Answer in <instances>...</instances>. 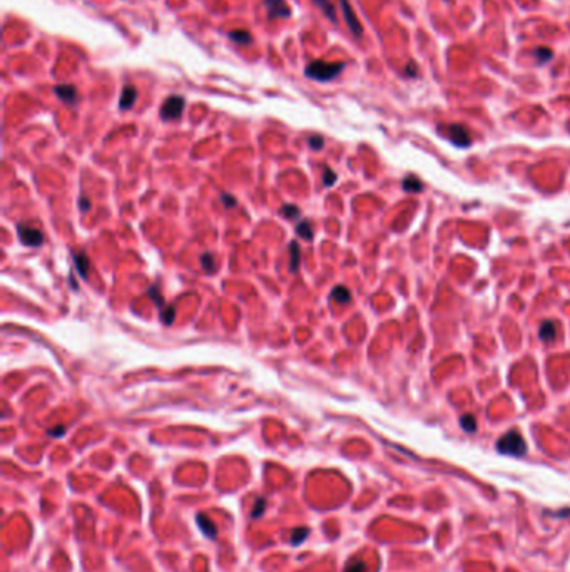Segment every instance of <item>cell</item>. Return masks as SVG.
<instances>
[{
  "label": "cell",
  "mask_w": 570,
  "mask_h": 572,
  "mask_svg": "<svg viewBox=\"0 0 570 572\" xmlns=\"http://www.w3.org/2000/svg\"><path fill=\"white\" fill-rule=\"evenodd\" d=\"M345 69V62H324V60H313L311 64H308L306 69H304V74L315 80H321V82H326V80L335 79L336 75H340Z\"/></svg>",
  "instance_id": "1"
},
{
  "label": "cell",
  "mask_w": 570,
  "mask_h": 572,
  "mask_svg": "<svg viewBox=\"0 0 570 572\" xmlns=\"http://www.w3.org/2000/svg\"><path fill=\"white\" fill-rule=\"evenodd\" d=\"M496 450L505 455L512 457H522L527 452V444H525L523 437L520 435L517 430H510L503 437L496 440Z\"/></svg>",
  "instance_id": "2"
},
{
  "label": "cell",
  "mask_w": 570,
  "mask_h": 572,
  "mask_svg": "<svg viewBox=\"0 0 570 572\" xmlns=\"http://www.w3.org/2000/svg\"><path fill=\"white\" fill-rule=\"evenodd\" d=\"M440 131L445 134L446 139L451 141V143H453L455 146H458V148H468V146L471 144L470 132H468V129L462 124L443 125V127H440Z\"/></svg>",
  "instance_id": "3"
},
{
  "label": "cell",
  "mask_w": 570,
  "mask_h": 572,
  "mask_svg": "<svg viewBox=\"0 0 570 572\" xmlns=\"http://www.w3.org/2000/svg\"><path fill=\"white\" fill-rule=\"evenodd\" d=\"M186 100L182 96H171L166 99V102L162 104L161 107V117L166 121H173L181 117L182 111H184Z\"/></svg>",
  "instance_id": "4"
},
{
  "label": "cell",
  "mask_w": 570,
  "mask_h": 572,
  "mask_svg": "<svg viewBox=\"0 0 570 572\" xmlns=\"http://www.w3.org/2000/svg\"><path fill=\"white\" fill-rule=\"evenodd\" d=\"M340 5H341V12H343V17L346 20V24H348V29L351 30V34L355 35L356 39H360L361 35H363V27H361V24L356 17L355 10H353V7L349 5L348 0H340Z\"/></svg>",
  "instance_id": "5"
},
{
  "label": "cell",
  "mask_w": 570,
  "mask_h": 572,
  "mask_svg": "<svg viewBox=\"0 0 570 572\" xmlns=\"http://www.w3.org/2000/svg\"><path fill=\"white\" fill-rule=\"evenodd\" d=\"M17 233H19L20 241H22L24 245H27V246H39V245H42V241H44L42 231L37 229V228H32V226L19 224L17 226Z\"/></svg>",
  "instance_id": "6"
},
{
  "label": "cell",
  "mask_w": 570,
  "mask_h": 572,
  "mask_svg": "<svg viewBox=\"0 0 570 572\" xmlns=\"http://www.w3.org/2000/svg\"><path fill=\"white\" fill-rule=\"evenodd\" d=\"M264 5H266L270 19H288L291 15V9L286 3V0H264Z\"/></svg>",
  "instance_id": "7"
},
{
  "label": "cell",
  "mask_w": 570,
  "mask_h": 572,
  "mask_svg": "<svg viewBox=\"0 0 570 572\" xmlns=\"http://www.w3.org/2000/svg\"><path fill=\"white\" fill-rule=\"evenodd\" d=\"M54 92H55V96L59 97L60 100H62V102L71 104V105H74L77 102V99H79L77 89L74 86H71V84H62V86H57V87H54Z\"/></svg>",
  "instance_id": "8"
},
{
  "label": "cell",
  "mask_w": 570,
  "mask_h": 572,
  "mask_svg": "<svg viewBox=\"0 0 570 572\" xmlns=\"http://www.w3.org/2000/svg\"><path fill=\"white\" fill-rule=\"evenodd\" d=\"M136 99H137L136 87L125 86L124 89H122V94H121V99H119V109H122V111H129V109L134 105V102H136Z\"/></svg>",
  "instance_id": "9"
},
{
  "label": "cell",
  "mask_w": 570,
  "mask_h": 572,
  "mask_svg": "<svg viewBox=\"0 0 570 572\" xmlns=\"http://www.w3.org/2000/svg\"><path fill=\"white\" fill-rule=\"evenodd\" d=\"M540 338L544 340V342L550 343L553 338H555L557 335V324L555 322H550V320H547V322L542 323V326H540Z\"/></svg>",
  "instance_id": "10"
},
{
  "label": "cell",
  "mask_w": 570,
  "mask_h": 572,
  "mask_svg": "<svg viewBox=\"0 0 570 572\" xmlns=\"http://www.w3.org/2000/svg\"><path fill=\"white\" fill-rule=\"evenodd\" d=\"M290 271L291 273H295V271H298L299 268V259H301V249H299V245L296 241H291L290 243Z\"/></svg>",
  "instance_id": "11"
},
{
  "label": "cell",
  "mask_w": 570,
  "mask_h": 572,
  "mask_svg": "<svg viewBox=\"0 0 570 572\" xmlns=\"http://www.w3.org/2000/svg\"><path fill=\"white\" fill-rule=\"evenodd\" d=\"M196 519H198L199 527H201L202 532H204V534L207 535V537H209V539H214L216 535H218V529H216V525H214V524H211L209 519H207L206 515L199 514Z\"/></svg>",
  "instance_id": "12"
},
{
  "label": "cell",
  "mask_w": 570,
  "mask_h": 572,
  "mask_svg": "<svg viewBox=\"0 0 570 572\" xmlns=\"http://www.w3.org/2000/svg\"><path fill=\"white\" fill-rule=\"evenodd\" d=\"M313 2L320 7L321 12H323L331 22L336 24V10H335V5L331 3V0H313Z\"/></svg>",
  "instance_id": "13"
},
{
  "label": "cell",
  "mask_w": 570,
  "mask_h": 572,
  "mask_svg": "<svg viewBox=\"0 0 570 572\" xmlns=\"http://www.w3.org/2000/svg\"><path fill=\"white\" fill-rule=\"evenodd\" d=\"M532 54H533V57L537 59V64H539V66L550 62V60L553 59V52L548 47H537Z\"/></svg>",
  "instance_id": "14"
},
{
  "label": "cell",
  "mask_w": 570,
  "mask_h": 572,
  "mask_svg": "<svg viewBox=\"0 0 570 572\" xmlns=\"http://www.w3.org/2000/svg\"><path fill=\"white\" fill-rule=\"evenodd\" d=\"M229 39L233 40L236 44H241V46H248V44H251V34L248 30H233L229 32Z\"/></svg>",
  "instance_id": "15"
},
{
  "label": "cell",
  "mask_w": 570,
  "mask_h": 572,
  "mask_svg": "<svg viewBox=\"0 0 570 572\" xmlns=\"http://www.w3.org/2000/svg\"><path fill=\"white\" fill-rule=\"evenodd\" d=\"M74 261H75L77 271H79L80 276H82V278H87V271H89L87 256H85L84 253H77V254H74Z\"/></svg>",
  "instance_id": "16"
},
{
  "label": "cell",
  "mask_w": 570,
  "mask_h": 572,
  "mask_svg": "<svg viewBox=\"0 0 570 572\" xmlns=\"http://www.w3.org/2000/svg\"><path fill=\"white\" fill-rule=\"evenodd\" d=\"M331 298L336 299L338 303H348L349 298H351V295H349V291L346 290L343 286H336L335 290L331 291Z\"/></svg>",
  "instance_id": "17"
},
{
  "label": "cell",
  "mask_w": 570,
  "mask_h": 572,
  "mask_svg": "<svg viewBox=\"0 0 570 572\" xmlns=\"http://www.w3.org/2000/svg\"><path fill=\"white\" fill-rule=\"evenodd\" d=\"M423 188L421 182L417 179L415 176H410V177H405V181H403V189L408 191V193H418Z\"/></svg>",
  "instance_id": "18"
},
{
  "label": "cell",
  "mask_w": 570,
  "mask_h": 572,
  "mask_svg": "<svg viewBox=\"0 0 570 572\" xmlns=\"http://www.w3.org/2000/svg\"><path fill=\"white\" fill-rule=\"evenodd\" d=\"M296 233H298L299 236L304 238V239H313V226H311V223H308V221L298 223V226H296Z\"/></svg>",
  "instance_id": "19"
},
{
  "label": "cell",
  "mask_w": 570,
  "mask_h": 572,
  "mask_svg": "<svg viewBox=\"0 0 570 572\" xmlns=\"http://www.w3.org/2000/svg\"><path fill=\"white\" fill-rule=\"evenodd\" d=\"M460 425L463 427V430L468 433L475 432L477 430V420H475L473 415H463L462 419H460Z\"/></svg>",
  "instance_id": "20"
},
{
  "label": "cell",
  "mask_w": 570,
  "mask_h": 572,
  "mask_svg": "<svg viewBox=\"0 0 570 572\" xmlns=\"http://www.w3.org/2000/svg\"><path fill=\"white\" fill-rule=\"evenodd\" d=\"M308 532L309 530L306 527H299V529H295L293 530V535H291V544H295V546H298L304 541V539L308 537Z\"/></svg>",
  "instance_id": "21"
},
{
  "label": "cell",
  "mask_w": 570,
  "mask_h": 572,
  "mask_svg": "<svg viewBox=\"0 0 570 572\" xmlns=\"http://www.w3.org/2000/svg\"><path fill=\"white\" fill-rule=\"evenodd\" d=\"M281 214H283L284 218H288V220H295V218L299 216V209L293 204H286V206H283V209H281Z\"/></svg>",
  "instance_id": "22"
},
{
  "label": "cell",
  "mask_w": 570,
  "mask_h": 572,
  "mask_svg": "<svg viewBox=\"0 0 570 572\" xmlns=\"http://www.w3.org/2000/svg\"><path fill=\"white\" fill-rule=\"evenodd\" d=\"M201 265H202V268H204V271L211 273V271L214 270V258H213V254H211V253L202 254V256H201Z\"/></svg>",
  "instance_id": "23"
},
{
  "label": "cell",
  "mask_w": 570,
  "mask_h": 572,
  "mask_svg": "<svg viewBox=\"0 0 570 572\" xmlns=\"http://www.w3.org/2000/svg\"><path fill=\"white\" fill-rule=\"evenodd\" d=\"M161 318H162V322H164L166 324L173 323L174 322V308L173 306L162 308V310H161Z\"/></svg>",
  "instance_id": "24"
},
{
  "label": "cell",
  "mask_w": 570,
  "mask_h": 572,
  "mask_svg": "<svg viewBox=\"0 0 570 572\" xmlns=\"http://www.w3.org/2000/svg\"><path fill=\"white\" fill-rule=\"evenodd\" d=\"M335 181H336L335 171H331L329 168H324V171H323V182H324V186H333V184H335Z\"/></svg>",
  "instance_id": "25"
},
{
  "label": "cell",
  "mask_w": 570,
  "mask_h": 572,
  "mask_svg": "<svg viewBox=\"0 0 570 572\" xmlns=\"http://www.w3.org/2000/svg\"><path fill=\"white\" fill-rule=\"evenodd\" d=\"M308 144H309V148H311V149L318 151V149H321L324 146V141H323V137H321V136H311V137H308Z\"/></svg>",
  "instance_id": "26"
},
{
  "label": "cell",
  "mask_w": 570,
  "mask_h": 572,
  "mask_svg": "<svg viewBox=\"0 0 570 572\" xmlns=\"http://www.w3.org/2000/svg\"><path fill=\"white\" fill-rule=\"evenodd\" d=\"M345 572H365V564L361 561H351L346 566Z\"/></svg>",
  "instance_id": "27"
},
{
  "label": "cell",
  "mask_w": 570,
  "mask_h": 572,
  "mask_svg": "<svg viewBox=\"0 0 570 572\" xmlns=\"http://www.w3.org/2000/svg\"><path fill=\"white\" fill-rule=\"evenodd\" d=\"M221 199H223V202H224L226 208H233V206H236V199L233 196H229V194L223 193L221 194Z\"/></svg>",
  "instance_id": "28"
},
{
  "label": "cell",
  "mask_w": 570,
  "mask_h": 572,
  "mask_svg": "<svg viewBox=\"0 0 570 572\" xmlns=\"http://www.w3.org/2000/svg\"><path fill=\"white\" fill-rule=\"evenodd\" d=\"M149 296L154 299V301L157 303V305L162 306V298H161L159 295H157V290H156V288H150V290H149Z\"/></svg>",
  "instance_id": "29"
},
{
  "label": "cell",
  "mask_w": 570,
  "mask_h": 572,
  "mask_svg": "<svg viewBox=\"0 0 570 572\" xmlns=\"http://www.w3.org/2000/svg\"><path fill=\"white\" fill-rule=\"evenodd\" d=\"M263 507H264V500L263 498H258V502H256V512H252V517H259L263 512Z\"/></svg>",
  "instance_id": "30"
},
{
  "label": "cell",
  "mask_w": 570,
  "mask_h": 572,
  "mask_svg": "<svg viewBox=\"0 0 570 572\" xmlns=\"http://www.w3.org/2000/svg\"><path fill=\"white\" fill-rule=\"evenodd\" d=\"M79 204H80L79 208L82 209L84 213H85V211L89 209V206H91V202H89V199H87V198H84V196H82V198H80V199H79Z\"/></svg>",
  "instance_id": "31"
},
{
  "label": "cell",
  "mask_w": 570,
  "mask_h": 572,
  "mask_svg": "<svg viewBox=\"0 0 570 572\" xmlns=\"http://www.w3.org/2000/svg\"><path fill=\"white\" fill-rule=\"evenodd\" d=\"M66 432V428L64 427H59V428H52V430H49V435H52V437H60L62 435V433Z\"/></svg>",
  "instance_id": "32"
},
{
  "label": "cell",
  "mask_w": 570,
  "mask_h": 572,
  "mask_svg": "<svg viewBox=\"0 0 570 572\" xmlns=\"http://www.w3.org/2000/svg\"><path fill=\"white\" fill-rule=\"evenodd\" d=\"M411 66H413V64H411ZM411 66H410V67H406V72H408V74H410L411 77H415V75H417V71H415V69L411 67Z\"/></svg>",
  "instance_id": "33"
}]
</instances>
